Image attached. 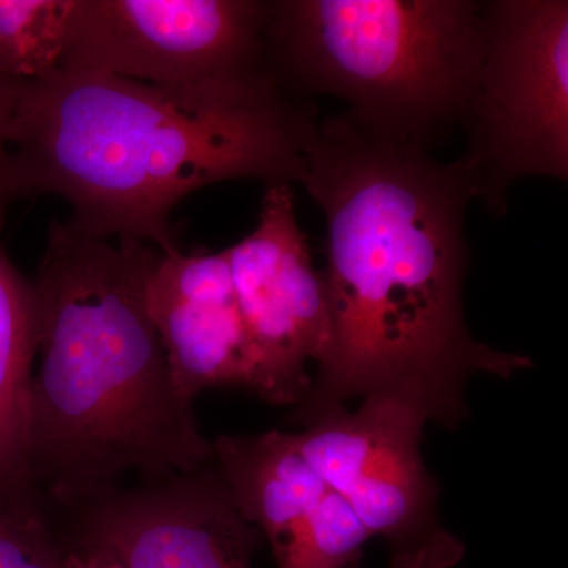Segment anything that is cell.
Returning a JSON list of instances; mask_svg holds the SVG:
<instances>
[{"mask_svg": "<svg viewBox=\"0 0 568 568\" xmlns=\"http://www.w3.org/2000/svg\"><path fill=\"white\" fill-rule=\"evenodd\" d=\"M226 256L256 358V395L294 407L312 384L306 364H320L327 351L331 315L291 185H267L256 227L226 248Z\"/></svg>", "mask_w": 568, "mask_h": 568, "instance_id": "9", "label": "cell"}, {"mask_svg": "<svg viewBox=\"0 0 568 568\" xmlns=\"http://www.w3.org/2000/svg\"><path fill=\"white\" fill-rule=\"evenodd\" d=\"M39 353L36 287L0 245V495L32 499L28 457V407Z\"/></svg>", "mask_w": 568, "mask_h": 568, "instance_id": "12", "label": "cell"}, {"mask_svg": "<svg viewBox=\"0 0 568 568\" xmlns=\"http://www.w3.org/2000/svg\"><path fill=\"white\" fill-rule=\"evenodd\" d=\"M312 102L274 71L155 85L58 69L21 82L10 126L17 196H55L95 239L181 252L171 213L235 179L298 183L317 129Z\"/></svg>", "mask_w": 568, "mask_h": 568, "instance_id": "2", "label": "cell"}, {"mask_svg": "<svg viewBox=\"0 0 568 568\" xmlns=\"http://www.w3.org/2000/svg\"><path fill=\"white\" fill-rule=\"evenodd\" d=\"M428 422L405 399L369 395L358 409L334 407L294 433L327 488L384 541L390 568H454L465 558L439 517V487L422 457Z\"/></svg>", "mask_w": 568, "mask_h": 568, "instance_id": "6", "label": "cell"}, {"mask_svg": "<svg viewBox=\"0 0 568 568\" xmlns=\"http://www.w3.org/2000/svg\"><path fill=\"white\" fill-rule=\"evenodd\" d=\"M481 47L484 2H268L267 61L290 91L335 97L366 129L426 149L465 122Z\"/></svg>", "mask_w": 568, "mask_h": 568, "instance_id": "4", "label": "cell"}, {"mask_svg": "<svg viewBox=\"0 0 568 568\" xmlns=\"http://www.w3.org/2000/svg\"><path fill=\"white\" fill-rule=\"evenodd\" d=\"M148 310L175 387L186 402L220 387H242L256 395V358L226 250L162 254L149 282Z\"/></svg>", "mask_w": 568, "mask_h": 568, "instance_id": "10", "label": "cell"}, {"mask_svg": "<svg viewBox=\"0 0 568 568\" xmlns=\"http://www.w3.org/2000/svg\"><path fill=\"white\" fill-rule=\"evenodd\" d=\"M62 540L121 568H253L261 534L213 462L189 474L48 500Z\"/></svg>", "mask_w": 568, "mask_h": 568, "instance_id": "8", "label": "cell"}, {"mask_svg": "<svg viewBox=\"0 0 568 568\" xmlns=\"http://www.w3.org/2000/svg\"><path fill=\"white\" fill-rule=\"evenodd\" d=\"M298 183L327 223L331 342L291 420L305 428L357 396L388 395L452 428L469 416L470 376L510 379L532 368L467 328L474 192L459 162L439 163L424 145L343 114L317 123Z\"/></svg>", "mask_w": 568, "mask_h": 568, "instance_id": "1", "label": "cell"}, {"mask_svg": "<svg viewBox=\"0 0 568 568\" xmlns=\"http://www.w3.org/2000/svg\"><path fill=\"white\" fill-rule=\"evenodd\" d=\"M268 2L73 0L59 69L155 85H194L271 70Z\"/></svg>", "mask_w": 568, "mask_h": 568, "instance_id": "7", "label": "cell"}, {"mask_svg": "<svg viewBox=\"0 0 568 568\" xmlns=\"http://www.w3.org/2000/svg\"><path fill=\"white\" fill-rule=\"evenodd\" d=\"M21 81L0 74V231L6 224L10 205L17 200L11 163L10 126L17 108Z\"/></svg>", "mask_w": 568, "mask_h": 568, "instance_id": "16", "label": "cell"}, {"mask_svg": "<svg viewBox=\"0 0 568 568\" xmlns=\"http://www.w3.org/2000/svg\"><path fill=\"white\" fill-rule=\"evenodd\" d=\"M458 160L496 219L511 183L568 178V2H484V47Z\"/></svg>", "mask_w": 568, "mask_h": 568, "instance_id": "5", "label": "cell"}, {"mask_svg": "<svg viewBox=\"0 0 568 568\" xmlns=\"http://www.w3.org/2000/svg\"><path fill=\"white\" fill-rule=\"evenodd\" d=\"M67 545V544H65ZM63 568H121L118 564L112 562L106 556L100 552L91 551V549L70 547L67 545L65 560Z\"/></svg>", "mask_w": 568, "mask_h": 568, "instance_id": "17", "label": "cell"}, {"mask_svg": "<svg viewBox=\"0 0 568 568\" xmlns=\"http://www.w3.org/2000/svg\"><path fill=\"white\" fill-rule=\"evenodd\" d=\"M65 555L47 497L0 495V568H63Z\"/></svg>", "mask_w": 568, "mask_h": 568, "instance_id": "15", "label": "cell"}, {"mask_svg": "<svg viewBox=\"0 0 568 568\" xmlns=\"http://www.w3.org/2000/svg\"><path fill=\"white\" fill-rule=\"evenodd\" d=\"M213 465L242 517L267 538L274 556L327 495L323 478L306 462L294 433L220 435Z\"/></svg>", "mask_w": 568, "mask_h": 568, "instance_id": "11", "label": "cell"}, {"mask_svg": "<svg viewBox=\"0 0 568 568\" xmlns=\"http://www.w3.org/2000/svg\"><path fill=\"white\" fill-rule=\"evenodd\" d=\"M368 530L345 500L328 489L275 556L278 568H361Z\"/></svg>", "mask_w": 568, "mask_h": 568, "instance_id": "14", "label": "cell"}, {"mask_svg": "<svg viewBox=\"0 0 568 568\" xmlns=\"http://www.w3.org/2000/svg\"><path fill=\"white\" fill-rule=\"evenodd\" d=\"M73 0H0V74L28 82L59 69Z\"/></svg>", "mask_w": 568, "mask_h": 568, "instance_id": "13", "label": "cell"}, {"mask_svg": "<svg viewBox=\"0 0 568 568\" xmlns=\"http://www.w3.org/2000/svg\"><path fill=\"white\" fill-rule=\"evenodd\" d=\"M160 257L144 242L51 223L32 282L41 362L28 407L29 467L48 500L213 462L212 440L175 387L149 315Z\"/></svg>", "mask_w": 568, "mask_h": 568, "instance_id": "3", "label": "cell"}]
</instances>
